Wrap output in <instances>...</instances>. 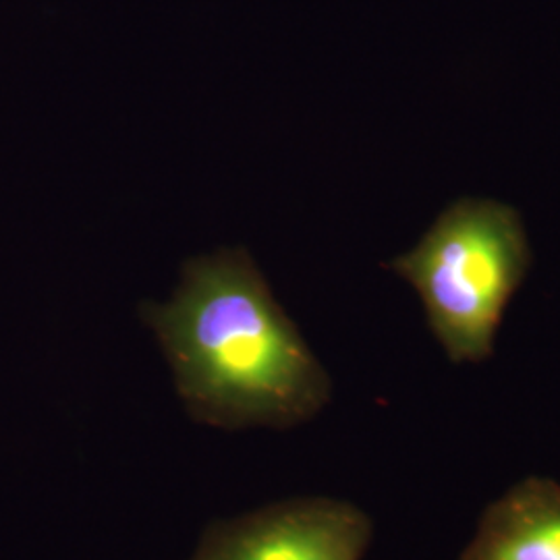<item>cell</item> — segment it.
Wrapping results in <instances>:
<instances>
[{
  "label": "cell",
  "mask_w": 560,
  "mask_h": 560,
  "mask_svg": "<svg viewBox=\"0 0 560 560\" xmlns=\"http://www.w3.org/2000/svg\"><path fill=\"white\" fill-rule=\"evenodd\" d=\"M141 314L200 421L293 428L330 400L324 365L243 247L187 261L173 300Z\"/></svg>",
  "instance_id": "1"
},
{
  "label": "cell",
  "mask_w": 560,
  "mask_h": 560,
  "mask_svg": "<svg viewBox=\"0 0 560 560\" xmlns=\"http://www.w3.org/2000/svg\"><path fill=\"white\" fill-rule=\"evenodd\" d=\"M532 260L515 206L463 196L442 208L416 247L386 268L416 289L446 360L465 365L492 358L504 312Z\"/></svg>",
  "instance_id": "2"
},
{
  "label": "cell",
  "mask_w": 560,
  "mask_h": 560,
  "mask_svg": "<svg viewBox=\"0 0 560 560\" xmlns=\"http://www.w3.org/2000/svg\"><path fill=\"white\" fill-rule=\"evenodd\" d=\"M459 560H560V483L527 476L490 502Z\"/></svg>",
  "instance_id": "4"
},
{
  "label": "cell",
  "mask_w": 560,
  "mask_h": 560,
  "mask_svg": "<svg viewBox=\"0 0 560 560\" xmlns=\"http://www.w3.org/2000/svg\"><path fill=\"white\" fill-rule=\"evenodd\" d=\"M372 532L351 502L295 499L212 527L191 560H361Z\"/></svg>",
  "instance_id": "3"
}]
</instances>
